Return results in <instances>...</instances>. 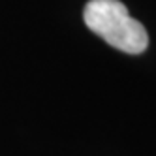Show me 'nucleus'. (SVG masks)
I'll return each instance as SVG.
<instances>
[{
	"label": "nucleus",
	"instance_id": "obj_1",
	"mask_svg": "<svg viewBox=\"0 0 156 156\" xmlns=\"http://www.w3.org/2000/svg\"><path fill=\"white\" fill-rule=\"evenodd\" d=\"M83 21L88 30L126 55H141L149 47L145 27L130 17L120 0H88L83 8Z\"/></svg>",
	"mask_w": 156,
	"mask_h": 156
}]
</instances>
